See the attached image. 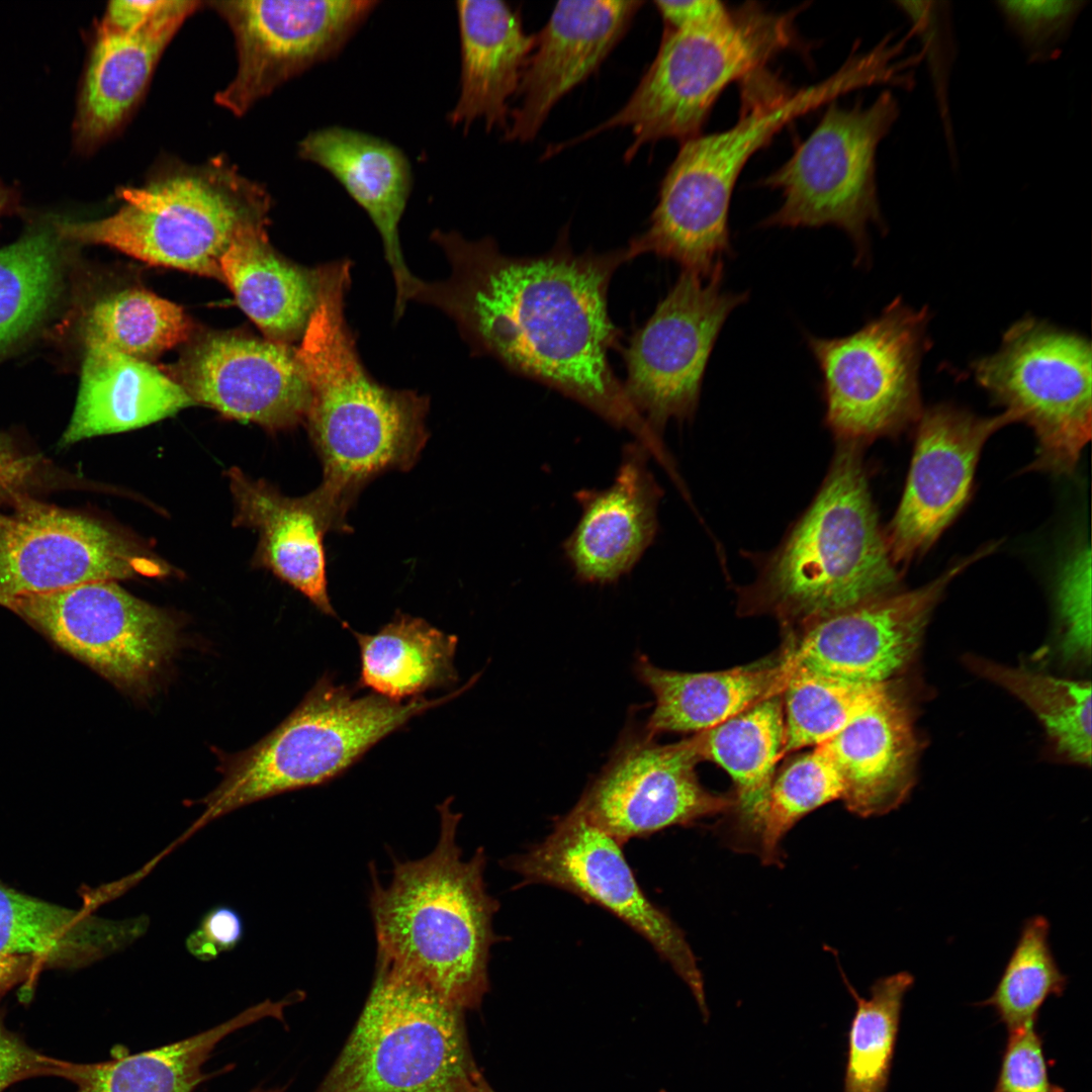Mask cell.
Wrapping results in <instances>:
<instances>
[{
    "mask_svg": "<svg viewBox=\"0 0 1092 1092\" xmlns=\"http://www.w3.org/2000/svg\"><path fill=\"white\" fill-rule=\"evenodd\" d=\"M478 1092H494L492 1088L485 1081Z\"/></svg>",
    "mask_w": 1092,
    "mask_h": 1092,
    "instance_id": "obj_54",
    "label": "cell"
},
{
    "mask_svg": "<svg viewBox=\"0 0 1092 1092\" xmlns=\"http://www.w3.org/2000/svg\"><path fill=\"white\" fill-rule=\"evenodd\" d=\"M972 669L1025 703L1042 722L1058 750L1091 762V685L970 657Z\"/></svg>",
    "mask_w": 1092,
    "mask_h": 1092,
    "instance_id": "obj_38",
    "label": "cell"
},
{
    "mask_svg": "<svg viewBox=\"0 0 1092 1092\" xmlns=\"http://www.w3.org/2000/svg\"><path fill=\"white\" fill-rule=\"evenodd\" d=\"M971 370L995 402L1033 430L1037 447L1028 469L1075 470L1091 437L1092 353L1085 337L1024 316Z\"/></svg>",
    "mask_w": 1092,
    "mask_h": 1092,
    "instance_id": "obj_12",
    "label": "cell"
},
{
    "mask_svg": "<svg viewBox=\"0 0 1092 1092\" xmlns=\"http://www.w3.org/2000/svg\"><path fill=\"white\" fill-rule=\"evenodd\" d=\"M43 968L30 957H0V998L13 987L27 983Z\"/></svg>",
    "mask_w": 1092,
    "mask_h": 1092,
    "instance_id": "obj_52",
    "label": "cell"
},
{
    "mask_svg": "<svg viewBox=\"0 0 1092 1092\" xmlns=\"http://www.w3.org/2000/svg\"><path fill=\"white\" fill-rule=\"evenodd\" d=\"M289 1003L262 1002L217 1026L154 1050L119 1053L105 1062H71L66 1080L75 1084V1092H194L203 1079V1065L220 1040L263 1018L281 1020Z\"/></svg>",
    "mask_w": 1092,
    "mask_h": 1092,
    "instance_id": "obj_34",
    "label": "cell"
},
{
    "mask_svg": "<svg viewBox=\"0 0 1092 1092\" xmlns=\"http://www.w3.org/2000/svg\"><path fill=\"white\" fill-rule=\"evenodd\" d=\"M349 286L341 275L324 276L296 353L311 392L305 422L323 464L322 484L351 506L372 478L418 461L429 438L430 399L385 386L367 371L345 316Z\"/></svg>",
    "mask_w": 1092,
    "mask_h": 1092,
    "instance_id": "obj_4",
    "label": "cell"
},
{
    "mask_svg": "<svg viewBox=\"0 0 1092 1092\" xmlns=\"http://www.w3.org/2000/svg\"><path fill=\"white\" fill-rule=\"evenodd\" d=\"M37 463V458L24 455L0 436V513L26 494Z\"/></svg>",
    "mask_w": 1092,
    "mask_h": 1092,
    "instance_id": "obj_49",
    "label": "cell"
},
{
    "mask_svg": "<svg viewBox=\"0 0 1092 1092\" xmlns=\"http://www.w3.org/2000/svg\"><path fill=\"white\" fill-rule=\"evenodd\" d=\"M117 196L121 204L111 215L56 221L58 235L222 281L220 262L233 243L268 226L265 188L220 157L199 165L167 163Z\"/></svg>",
    "mask_w": 1092,
    "mask_h": 1092,
    "instance_id": "obj_6",
    "label": "cell"
},
{
    "mask_svg": "<svg viewBox=\"0 0 1092 1092\" xmlns=\"http://www.w3.org/2000/svg\"><path fill=\"white\" fill-rule=\"evenodd\" d=\"M635 671L653 694L654 709L646 734L699 733L743 712L759 701L782 694L792 672L782 655L726 670L682 672L660 668L640 656Z\"/></svg>",
    "mask_w": 1092,
    "mask_h": 1092,
    "instance_id": "obj_31",
    "label": "cell"
},
{
    "mask_svg": "<svg viewBox=\"0 0 1092 1092\" xmlns=\"http://www.w3.org/2000/svg\"><path fill=\"white\" fill-rule=\"evenodd\" d=\"M1036 1022L1008 1031L992 1092H1065L1050 1079L1043 1039Z\"/></svg>",
    "mask_w": 1092,
    "mask_h": 1092,
    "instance_id": "obj_46",
    "label": "cell"
},
{
    "mask_svg": "<svg viewBox=\"0 0 1092 1092\" xmlns=\"http://www.w3.org/2000/svg\"><path fill=\"white\" fill-rule=\"evenodd\" d=\"M1014 422L1006 411L980 417L948 403L922 411L905 489L884 534L897 568L923 555L957 517L970 496L983 446Z\"/></svg>",
    "mask_w": 1092,
    "mask_h": 1092,
    "instance_id": "obj_21",
    "label": "cell"
},
{
    "mask_svg": "<svg viewBox=\"0 0 1092 1092\" xmlns=\"http://www.w3.org/2000/svg\"><path fill=\"white\" fill-rule=\"evenodd\" d=\"M222 282L264 338L293 346L317 306L318 266L292 262L270 244L267 230L238 239L220 262Z\"/></svg>",
    "mask_w": 1092,
    "mask_h": 1092,
    "instance_id": "obj_32",
    "label": "cell"
},
{
    "mask_svg": "<svg viewBox=\"0 0 1092 1092\" xmlns=\"http://www.w3.org/2000/svg\"><path fill=\"white\" fill-rule=\"evenodd\" d=\"M467 689L396 702L374 693L355 696L323 675L280 725L229 761L221 782L202 799L204 810L192 828L256 801L330 782L412 718Z\"/></svg>",
    "mask_w": 1092,
    "mask_h": 1092,
    "instance_id": "obj_8",
    "label": "cell"
},
{
    "mask_svg": "<svg viewBox=\"0 0 1092 1092\" xmlns=\"http://www.w3.org/2000/svg\"><path fill=\"white\" fill-rule=\"evenodd\" d=\"M894 93L886 89L869 105L827 104L816 127L793 155L760 182L781 191V206L765 228L842 230L856 250L869 255V228L886 229L878 198L876 157L880 143L900 116Z\"/></svg>",
    "mask_w": 1092,
    "mask_h": 1092,
    "instance_id": "obj_10",
    "label": "cell"
},
{
    "mask_svg": "<svg viewBox=\"0 0 1092 1092\" xmlns=\"http://www.w3.org/2000/svg\"><path fill=\"white\" fill-rule=\"evenodd\" d=\"M1085 0H1000L994 5L1020 42L1030 64L1055 61L1068 40Z\"/></svg>",
    "mask_w": 1092,
    "mask_h": 1092,
    "instance_id": "obj_43",
    "label": "cell"
},
{
    "mask_svg": "<svg viewBox=\"0 0 1092 1092\" xmlns=\"http://www.w3.org/2000/svg\"><path fill=\"white\" fill-rule=\"evenodd\" d=\"M195 404L151 362L86 344L76 405L63 445L139 429Z\"/></svg>",
    "mask_w": 1092,
    "mask_h": 1092,
    "instance_id": "obj_30",
    "label": "cell"
},
{
    "mask_svg": "<svg viewBox=\"0 0 1092 1092\" xmlns=\"http://www.w3.org/2000/svg\"><path fill=\"white\" fill-rule=\"evenodd\" d=\"M4 607L117 687L149 689L175 652L176 622L113 580L23 596Z\"/></svg>",
    "mask_w": 1092,
    "mask_h": 1092,
    "instance_id": "obj_14",
    "label": "cell"
},
{
    "mask_svg": "<svg viewBox=\"0 0 1092 1092\" xmlns=\"http://www.w3.org/2000/svg\"><path fill=\"white\" fill-rule=\"evenodd\" d=\"M1049 934L1044 916L1028 918L994 992L979 1003L992 1007L1008 1031L1037 1021L1043 1003L1062 996L1067 987L1068 978L1054 958Z\"/></svg>",
    "mask_w": 1092,
    "mask_h": 1092,
    "instance_id": "obj_41",
    "label": "cell"
},
{
    "mask_svg": "<svg viewBox=\"0 0 1092 1092\" xmlns=\"http://www.w3.org/2000/svg\"><path fill=\"white\" fill-rule=\"evenodd\" d=\"M723 271L708 279L681 270L648 321L623 348L626 397L661 438L671 419L694 416L706 368L730 315L748 292L722 288Z\"/></svg>",
    "mask_w": 1092,
    "mask_h": 1092,
    "instance_id": "obj_13",
    "label": "cell"
},
{
    "mask_svg": "<svg viewBox=\"0 0 1092 1092\" xmlns=\"http://www.w3.org/2000/svg\"><path fill=\"white\" fill-rule=\"evenodd\" d=\"M459 22L460 94L448 115L465 130L477 119L487 130L508 127L509 101L515 97L535 44L521 15L505 1L456 3Z\"/></svg>",
    "mask_w": 1092,
    "mask_h": 1092,
    "instance_id": "obj_28",
    "label": "cell"
},
{
    "mask_svg": "<svg viewBox=\"0 0 1092 1092\" xmlns=\"http://www.w3.org/2000/svg\"><path fill=\"white\" fill-rule=\"evenodd\" d=\"M252 1092H281V1091H279V1090H275V1089H270V1090H265V1089H256V1090H254V1091H252Z\"/></svg>",
    "mask_w": 1092,
    "mask_h": 1092,
    "instance_id": "obj_55",
    "label": "cell"
},
{
    "mask_svg": "<svg viewBox=\"0 0 1092 1092\" xmlns=\"http://www.w3.org/2000/svg\"><path fill=\"white\" fill-rule=\"evenodd\" d=\"M896 6L911 24V34L921 42L922 61L925 59L938 107L940 120L952 160L956 157L953 128L951 125L948 83L956 59V47L951 31L948 3L944 1H896Z\"/></svg>",
    "mask_w": 1092,
    "mask_h": 1092,
    "instance_id": "obj_44",
    "label": "cell"
},
{
    "mask_svg": "<svg viewBox=\"0 0 1092 1092\" xmlns=\"http://www.w3.org/2000/svg\"><path fill=\"white\" fill-rule=\"evenodd\" d=\"M167 0H116L108 3L99 24L112 30L129 32L154 17Z\"/></svg>",
    "mask_w": 1092,
    "mask_h": 1092,
    "instance_id": "obj_51",
    "label": "cell"
},
{
    "mask_svg": "<svg viewBox=\"0 0 1092 1092\" xmlns=\"http://www.w3.org/2000/svg\"><path fill=\"white\" fill-rule=\"evenodd\" d=\"M351 631L360 649V688L402 702L458 680L457 637L422 618L397 614L374 634Z\"/></svg>",
    "mask_w": 1092,
    "mask_h": 1092,
    "instance_id": "obj_35",
    "label": "cell"
},
{
    "mask_svg": "<svg viewBox=\"0 0 1092 1092\" xmlns=\"http://www.w3.org/2000/svg\"><path fill=\"white\" fill-rule=\"evenodd\" d=\"M185 345L166 373L194 403L273 431L305 421L311 392L296 347L214 331Z\"/></svg>",
    "mask_w": 1092,
    "mask_h": 1092,
    "instance_id": "obj_20",
    "label": "cell"
},
{
    "mask_svg": "<svg viewBox=\"0 0 1092 1092\" xmlns=\"http://www.w3.org/2000/svg\"><path fill=\"white\" fill-rule=\"evenodd\" d=\"M199 1L167 0L135 30L121 32L99 24L84 74L74 123L76 147L96 150L128 120L144 97L165 49Z\"/></svg>",
    "mask_w": 1092,
    "mask_h": 1092,
    "instance_id": "obj_25",
    "label": "cell"
},
{
    "mask_svg": "<svg viewBox=\"0 0 1092 1092\" xmlns=\"http://www.w3.org/2000/svg\"><path fill=\"white\" fill-rule=\"evenodd\" d=\"M701 760L732 779L734 838L755 849L778 761L784 756L782 694L765 698L727 721L693 736Z\"/></svg>",
    "mask_w": 1092,
    "mask_h": 1092,
    "instance_id": "obj_33",
    "label": "cell"
},
{
    "mask_svg": "<svg viewBox=\"0 0 1092 1092\" xmlns=\"http://www.w3.org/2000/svg\"><path fill=\"white\" fill-rule=\"evenodd\" d=\"M890 68L876 48L853 51L830 76L799 89L776 82L745 94L742 113L731 127L681 143L667 169L647 230L627 248L632 258L654 254L704 279L724 270L732 254L729 207L747 162L783 127L854 90L887 85Z\"/></svg>",
    "mask_w": 1092,
    "mask_h": 1092,
    "instance_id": "obj_2",
    "label": "cell"
},
{
    "mask_svg": "<svg viewBox=\"0 0 1092 1092\" xmlns=\"http://www.w3.org/2000/svg\"><path fill=\"white\" fill-rule=\"evenodd\" d=\"M662 1092H665V1091H662Z\"/></svg>",
    "mask_w": 1092,
    "mask_h": 1092,
    "instance_id": "obj_56",
    "label": "cell"
},
{
    "mask_svg": "<svg viewBox=\"0 0 1092 1092\" xmlns=\"http://www.w3.org/2000/svg\"><path fill=\"white\" fill-rule=\"evenodd\" d=\"M235 36V78L215 102L236 115L311 66L336 55L372 12L374 0L208 2Z\"/></svg>",
    "mask_w": 1092,
    "mask_h": 1092,
    "instance_id": "obj_17",
    "label": "cell"
},
{
    "mask_svg": "<svg viewBox=\"0 0 1092 1092\" xmlns=\"http://www.w3.org/2000/svg\"><path fill=\"white\" fill-rule=\"evenodd\" d=\"M82 332L85 345H103L147 362L186 344L195 333L180 306L139 286L96 300L84 316Z\"/></svg>",
    "mask_w": 1092,
    "mask_h": 1092,
    "instance_id": "obj_36",
    "label": "cell"
},
{
    "mask_svg": "<svg viewBox=\"0 0 1092 1092\" xmlns=\"http://www.w3.org/2000/svg\"><path fill=\"white\" fill-rule=\"evenodd\" d=\"M566 235L545 254L516 257L490 238L469 241L436 230L431 239L450 274L421 279L413 300L448 315L475 354L575 400L656 454L661 438L632 407L609 361L620 331L609 314L608 290L617 269L633 258L627 247L575 253Z\"/></svg>",
    "mask_w": 1092,
    "mask_h": 1092,
    "instance_id": "obj_1",
    "label": "cell"
},
{
    "mask_svg": "<svg viewBox=\"0 0 1092 1092\" xmlns=\"http://www.w3.org/2000/svg\"><path fill=\"white\" fill-rule=\"evenodd\" d=\"M298 154L330 172L373 221L393 277L398 320L421 280L405 264L399 241L398 225L413 182L405 155L382 139L342 126L309 132Z\"/></svg>",
    "mask_w": 1092,
    "mask_h": 1092,
    "instance_id": "obj_26",
    "label": "cell"
},
{
    "mask_svg": "<svg viewBox=\"0 0 1092 1092\" xmlns=\"http://www.w3.org/2000/svg\"><path fill=\"white\" fill-rule=\"evenodd\" d=\"M929 321L927 307L896 297L849 335H806L822 376L825 422L838 441L862 445L917 423Z\"/></svg>",
    "mask_w": 1092,
    "mask_h": 1092,
    "instance_id": "obj_11",
    "label": "cell"
},
{
    "mask_svg": "<svg viewBox=\"0 0 1092 1092\" xmlns=\"http://www.w3.org/2000/svg\"><path fill=\"white\" fill-rule=\"evenodd\" d=\"M228 476L234 522L258 532L260 562L323 614L336 618L328 594L324 537L331 531H348L350 506L323 484L304 496L288 497L238 468Z\"/></svg>",
    "mask_w": 1092,
    "mask_h": 1092,
    "instance_id": "obj_24",
    "label": "cell"
},
{
    "mask_svg": "<svg viewBox=\"0 0 1092 1092\" xmlns=\"http://www.w3.org/2000/svg\"><path fill=\"white\" fill-rule=\"evenodd\" d=\"M1090 547L1076 550L1064 566L1058 584V608L1063 629L1061 650L1069 660H1090Z\"/></svg>",
    "mask_w": 1092,
    "mask_h": 1092,
    "instance_id": "obj_45",
    "label": "cell"
},
{
    "mask_svg": "<svg viewBox=\"0 0 1092 1092\" xmlns=\"http://www.w3.org/2000/svg\"><path fill=\"white\" fill-rule=\"evenodd\" d=\"M997 546L980 548L919 588L892 593L794 629L784 656L794 668L854 682H888L914 655L950 581Z\"/></svg>",
    "mask_w": 1092,
    "mask_h": 1092,
    "instance_id": "obj_18",
    "label": "cell"
},
{
    "mask_svg": "<svg viewBox=\"0 0 1092 1092\" xmlns=\"http://www.w3.org/2000/svg\"><path fill=\"white\" fill-rule=\"evenodd\" d=\"M0 513V605L101 580L163 576L145 555L87 517L24 494Z\"/></svg>",
    "mask_w": 1092,
    "mask_h": 1092,
    "instance_id": "obj_16",
    "label": "cell"
},
{
    "mask_svg": "<svg viewBox=\"0 0 1092 1092\" xmlns=\"http://www.w3.org/2000/svg\"><path fill=\"white\" fill-rule=\"evenodd\" d=\"M914 984L906 971L878 979L863 998L847 983L856 1009L848 1031L843 1092H886L904 997Z\"/></svg>",
    "mask_w": 1092,
    "mask_h": 1092,
    "instance_id": "obj_39",
    "label": "cell"
},
{
    "mask_svg": "<svg viewBox=\"0 0 1092 1092\" xmlns=\"http://www.w3.org/2000/svg\"><path fill=\"white\" fill-rule=\"evenodd\" d=\"M800 5L783 12L745 2L714 20L664 30L659 50L627 102L599 125L563 143L574 146L613 128H630L625 152L660 140L701 134L712 106L731 83L758 73L797 40Z\"/></svg>",
    "mask_w": 1092,
    "mask_h": 1092,
    "instance_id": "obj_7",
    "label": "cell"
},
{
    "mask_svg": "<svg viewBox=\"0 0 1092 1092\" xmlns=\"http://www.w3.org/2000/svg\"><path fill=\"white\" fill-rule=\"evenodd\" d=\"M842 783L845 807L859 817L899 807L914 784L917 742L905 705L890 688L821 744Z\"/></svg>",
    "mask_w": 1092,
    "mask_h": 1092,
    "instance_id": "obj_27",
    "label": "cell"
},
{
    "mask_svg": "<svg viewBox=\"0 0 1092 1092\" xmlns=\"http://www.w3.org/2000/svg\"><path fill=\"white\" fill-rule=\"evenodd\" d=\"M650 457L648 449L634 440L623 447L616 476L607 488L575 492L580 516L562 550L579 582H617L654 542L663 491L649 468Z\"/></svg>",
    "mask_w": 1092,
    "mask_h": 1092,
    "instance_id": "obj_23",
    "label": "cell"
},
{
    "mask_svg": "<svg viewBox=\"0 0 1092 1092\" xmlns=\"http://www.w3.org/2000/svg\"><path fill=\"white\" fill-rule=\"evenodd\" d=\"M878 518L860 445L838 441L817 495L741 593L744 614L785 627L890 595L899 584Z\"/></svg>",
    "mask_w": 1092,
    "mask_h": 1092,
    "instance_id": "obj_5",
    "label": "cell"
},
{
    "mask_svg": "<svg viewBox=\"0 0 1092 1092\" xmlns=\"http://www.w3.org/2000/svg\"><path fill=\"white\" fill-rule=\"evenodd\" d=\"M666 28H680L702 24L721 16L727 6L715 0H687L654 2Z\"/></svg>",
    "mask_w": 1092,
    "mask_h": 1092,
    "instance_id": "obj_50",
    "label": "cell"
},
{
    "mask_svg": "<svg viewBox=\"0 0 1092 1092\" xmlns=\"http://www.w3.org/2000/svg\"><path fill=\"white\" fill-rule=\"evenodd\" d=\"M450 804L438 806L435 848L419 859L395 860L387 886L374 878L370 907L377 960L466 1010L479 1006L489 987L499 905L486 891L484 850L462 857L456 842L461 815Z\"/></svg>",
    "mask_w": 1092,
    "mask_h": 1092,
    "instance_id": "obj_3",
    "label": "cell"
},
{
    "mask_svg": "<svg viewBox=\"0 0 1092 1092\" xmlns=\"http://www.w3.org/2000/svg\"><path fill=\"white\" fill-rule=\"evenodd\" d=\"M621 847L575 808L559 818L543 841L506 866L523 882L571 892L613 913L641 934L691 990L704 1018V981L684 932L643 893Z\"/></svg>",
    "mask_w": 1092,
    "mask_h": 1092,
    "instance_id": "obj_15",
    "label": "cell"
},
{
    "mask_svg": "<svg viewBox=\"0 0 1092 1092\" xmlns=\"http://www.w3.org/2000/svg\"><path fill=\"white\" fill-rule=\"evenodd\" d=\"M464 1010L377 960L372 987L317 1092H478Z\"/></svg>",
    "mask_w": 1092,
    "mask_h": 1092,
    "instance_id": "obj_9",
    "label": "cell"
},
{
    "mask_svg": "<svg viewBox=\"0 0 1092 1092\" xmlns=\"http://www.w3.org/2000/svg\"><path fill=\"white\" fill-rule=\"evenodd\" d=\"M643 1H559L524 70L506 140L536 138L553 107L593 75L627 32Z\"/></svg>",
    "mask_w": 1092,
    "mask_h": 1092,
    "instance_id": "obj_22",
    "label": "cell"
},
{
    "mask_svg": "<svg viewBox=\"0 0 1092 1092\" xmlns=\"http://www.w3.org/2000/svg\"><path fill=\"white\" fill-rule=\"evenodd\" d=\"M55 222L0 250V356L49 313L62 285Z\"/></svg>",
    "mask_w": 1092,
    "mask_h": 1092,
    "instance_id": "obj_37",
    "label": "cell"
},
{
    "mask_svg": "<svg viewBox=\"0 0 1092 1092\" xmlns=\"http://www.w3.org/2000/svg\"><path fill=\"white\" fill-rule=\"evenodd\" d=\"M71 1062L32 1049L22 1036L8 1029L0 1007V1092L20 1081L41 1076L66 1079Z\"/></svg>",
    "mask_w": 1092,
    "mask_h": 1092,
    "instance_id": "obj_47",
    "label": "cell"
},
{
    "mask_svg": "<svg viewBox=\"0 0 1092 1092\" xmlns=\"http://www.w3.org/2000/svg\"><path fill=\"white\" fill-rule=\"evenodd\" d=\"M888 686L854 682L792 667L782 693L783 755L825 743L864 712Z\"/></svg>",
    "mask_w": 1092,
    "mask_h": 1092,
    "instance_id": "obj_40",
    "label": "cell"
},
{
    "mask_svg": "<svg viewBox=\"0 0 1092 1092\" xmlns=\"http://www.w3.org/2000/svg\"><path fill=\"white\" fill-rule=\"evenodd\" d=\"M244 922L240 913L228 905L209 909L185 940L188 952L202 962L216 959L234 949L243 939Z\"/></svg>",
    "mask_w": 1092,
    "mask_h": 1092,
    "instance_id": "obj_48",
    "label": "cell"
},
{
    "mask_svg": "<svg viewBox=\"0 0 1092 1092\" xmlns=\"http://www.w3.org/2000/svg\"><path fill=\"white\" fill-rule=\"evenodd\" d=\"M693 737L659 744L646 733L621 744L574 807L620 846L675 825L730 811L733 799L706 790Z\"/></svg>",
    "mask_w": 1092,
    "mask_h": 1092,
    "instance_id": "obj_19",
    "label": "cell"
},
{
    "mask_svg": "<svg viewBox=\"0 0 1092 1092\" xmlns=\"http://www.w3.org/2000/svg\"><path fill=\"white\" fill-rule=\"evenodd\" d=\"M17 204L16 192L8 187L0 178V217L15 210Z\"/></svg>",
    "mask_w": 1092,
    "mask_h": 1092,
    "instance_id": "obj_53",
    "label": "cell"
},
{
    "mask_svg": "<svg viewBox=\"0 0 1092 1092\" xmlns=\"http://www.w3.org/2000/svg\"><path fill=\"white\" fill-rule=\"evenodd\" d=\"M841 797V779L822 745L795 758L770 787L755 846L762 862L778 864L781 842L790 829L810 812Z\"/></svg>",
    "mask_w": 1092,
    "mask_h": 1092,
    "instance_id": "obj_42",
    "label": "cell"
},
{
    "mask_svg": "<svg viewBox=\"0 0 1092 1092\" xmlns=\"http://www.w3.org/2000/svg\"><path fill=\"white\" fill-rule=\"evenodd\" d=\"M149 924L146 915L103 918L89 907H62L0 882V957H30L43 969H81L126 948Z\"/></svg>",
    "mask_w": 1092,
    "mask_h": 1092,
    "instance_id": "obj_29",
    "label": "cell"
}]
</instances>
